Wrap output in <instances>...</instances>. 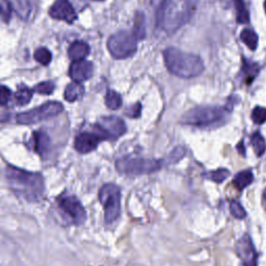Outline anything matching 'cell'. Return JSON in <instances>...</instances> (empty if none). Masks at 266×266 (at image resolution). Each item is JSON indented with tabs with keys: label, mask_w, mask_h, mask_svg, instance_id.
I'll use <instances>...</instances> for the list:
<instances>
[{
	"label": "cell",
	"mask_w": 266,
	"mask_h": 266,
	"mask_svg": "<svg viewBox=\"0 0 266 266\" xmlns=\"http://www.w3.org/2000/svg\"><path fill=\"white\" fill-rule=\"evenodd\" d=\"M5 177L13 192L23 200L38 202L44 196L45 181L40 173L8 165L5 170Z\"/></svg>",
	"instance_id": "6da1fadb"
},
{
	"label": "cell",
	"mask_w": 266,
	"mask_h": 266,
	"mask_svg": "<svg viewBox=\"0 0 266 266\" xmlns=\"http://www.w3.org/2000/svg\"><path fill=\"white\" fill-rule=\"evenodd\" d=\"M195 0H163L157 12V26L172 35L180 29L192 16Z\"/></svg>",
	"instance_id": "7a4b0ae2"
},
{
	"label": "cell",
	"mask_w": 266,
	"mask_h": 266,
	"mask_svg": "<svg viewBox=\"0 0 266 266\" xmlns=\"http://www.w3.org/2000/svg\"><path fill=\"white\" fill-rule=\"evenodd\" d=\"M167 70L177 77L190 79L201 75L204 71L202 58L196 54L186 53L177 48H167L163 51Z\"/></svg>",
	"instance_id": "3957f363"
},
{
	"label": "cell",
	"mask_w": 266,
	"mask_h": 266,
	"mask_svg": "<svg viewBox=\"0 0 266 266\" xmlns=\"http://www.w3.org/2000/svg\"><path fill=\"white\" fill-rule=\"evenodd\" d=\"M226 110L219 106H198L188 110L181 119L184 125L206 127L225 119Z\"/></svg>",
	"instance_id": "277c9868"
},
{
	"label": "cell",
	"mask_w": 266,
	"mask_h": 266,
	"mask_svg": "<svg viewBox=\"0 0 266 266\" xmlns=\"http://www.w3.org/2000/svg\"><path fill=\"white\" fill-rule=\"evenodd\" d=\"M161 167V160L140 157H122L115 162L116 171L125 175L152 174L159 171Z\"/></svg>",
	"instance_id": "5b68a950"
},
{
	"label": "cell",
	"mask_w": 266,
	"mask_h": 266,
	"mask_svg": "<svg viewBox=\"0 0 266 266\" xmlns=\"http://www.w3.org/2000/svg\"><path fill=\"white\" fill-rule=\"evenodd\" d=\"M121 189L113 183L104 184L99 190V201L104 207L106 224H112L121 215Z\"/></svg>",
	"instance_id": "8992f818"
},
{
	"label": "cell",
	"mask_w": 266,
	"mask_h": 266,
	"mask_svg": "<svg viewBox=\"0 0 266 266\" xmlns=\"http://www.w3.org/2000/svg\"><path fill=\"white\" fill-rule=\"evenodd\" d=\"M107 48L112 57L124 60L137 51V39L133 33L121 31L110 36L107 41Z\"/></svg>",
	"instance_id": "52a82bcc"
},
{
	"label": "cell",
	"mask_w": 266,
	"mask_h": 266,
	"mask_svg": "<svg viewBox=\"0 0 266 266\" xmlns=\"http://www.w3.org/2000/svg\"><path fill=\"white\" fill-rule=\"evenodd\" d=\"M63 110L64 106L62 103L56 101H49L28 111L18 113L16 115V121L18 124L21 125H33L42 122V121L54 117L63 112Z\"/></svg>",
	"instance_id": "ba28073f"
},
{
	"label": "cell",
	"mask_w": 266,
	"mask_h": 266,
	"mask_svg": "<svg viewBox=\"0 0 266 266\" xmlns=\"http://www.w3.org/2000/svg\"><path fill=\"white\" fill-rule=\"evenodd\" d=\"M58 209L64 219L76 226L82 225L86 220V211L75 196H63L57 201Z\"/></svg>",
	"instance_id": "9c48e42d"
},
{
	"label": "cell",
	"mask_w": 266,
	"mask_h": 266,
	"mask_svg": "<svg viewBox=\"0 0 266 266\" xmlns=\"http://www.w3.org/2000/svg\"><path fill=\"white\" fill-rule=\"evenodd\" d=\"M96 128L105 136L106 139H116L127 131L124 121L114 115L101 117L99 122L96 124Z\"/></svg>",
	"instance_id": "30bf717a"
},
{
	"label": "cell",
	"mask_w": 266,
	"mask_h": 266,
	"mask_svg": "<svg viewBox=\"0 0 266 266\" xmlns=\"http://www.w3.org/2000/svg\"><path fill=\"white\" fill-rule=\"evenodd\" d=\"M235 250L244 266H258V253L249 234L243 235L237 240Z\"/></svg>",
	"instance_id": "8fae6325"
},
{
	"label": "cell",
	"mask_w": 266,
	"mask_h": 266,
	"mask_svg": "<svg viewBox=\"0 0 266 266\" xmlns=\"http://www.w3.org/2000/svg\"><path fill=\"white\" fill-rule=\"evenodd\" d=\"M105 136L96 129V131L81 132L79 133L74 141V147L80 154H87L93 152L98 147L99 142L105 140Z\"/></svg>",
	"instance_id": "7c38bea8"
},
{
	"label": "cell",
	"mask_w": 266,
	"mask_h": 266,
	"mask_svg": "<svg viewBox=\"0 0 266 266\" xmlns=\"http://www.w3.org/2000/svg\"><path fill=\"white\" fill-rule=\"evenodd\" d=\"M49 15L56 20L73 23L77 15L69 0H56L49 10Z\"/></svg>",
	"instance_id": "4fadbf2b"
},
{
	"label": "cell",
	"mask_w": 266,
	"mask_h": 266,
	"mask_svg": "<svg viewBox=\"0 0 266 266\" xmlns=\"http://www.w3.org/2000/svg\"><path fill=\"white\" fill-rule=\"evenodd\" d=\"M70 77L76 82H82L90 79L94 74V65L91 62L81 61L70 66Z\"/></svg>",
	"instance_id": "5bb4252c"
},
{
	"label": "cell",
	"mask_w": 266,
	"mask_h": 266,
	"mask_svg": "<svg viewBox=\"0 0 266 266\" xmlns=\"http://www.w3.org/2000/svg\"><path fill=\"white\" fill-rule=\"evenodd\" d=\"M51 147V141L48 134L43 131L39 130L34 132V148L35 151L42 157L44 158L46 154L49 152Z\"/></svg>",
	"instance_id": "9a60e30c"
},
{
	"label": "cell",
	"mask_w": 266,
	"mask_h": 266,
	"mask_svg": "<svg viewBox=\"0 0 266 266\" xmlns=\"http://www.w3.org/2000/svg\"><path fill=\"white\" fill-rule=\"evenodd\" d=\"M90 46L85 42L76 41L72 43L69 47L68 54L71 61H73V63H76L84 61V58L90 54Z\"/></svg>",
	"instance_id": "2e32d148"
},
{
	"label": "cell",
	"mask_w": 266,
	"mask_h": 266,
	"mask_svg": "<svg viewBox=\"0 0 266 266\" xmlns=\"http://www.w3.org/2000/svg\"><path fill=\"white\" fill-rule=\"evenodd\" d=\"M84 94V86L80 82L69 83L65 90V99L68 102H75Z\"/></svg>",
	"instance_id": "e0dca14e"
},
{
	"label": "cell",
	"mask_w": 266,
	"mask_h": 266,
	"mask_svg": "<svg viewBox=\"0 0 266 266\" xmlns=\"http://www.w3.org/2000/svg\"><path fill=\"white\" fill-rule=\"evenodd\" d=\"M13 10L23 20L27 21L31 17L33 6L29 0H13Z\"/></svg>",
	"instance_id": "ac0fdd59"
},
{
	"label": "cell",
	"mask_w": 266,
	"mask_h": 266,
	"mask_svg": "<svg viewBox=\"0 0 266 266\" xmlns=\"http://www.w3.org/2000/svg\"><path fill=\"white\" fill-rule=\"evenodd\" d=\"M253 181H254V175L251 170L239 172L233 178V184L240 191H243L245 188L251 185Z\"/></svg>",
	"instance_id": "d6986e66"
},
{
	"label": "cell",
	"mask_w": 266,
	"mask_h": 266,
	"mask_svg": "<svg viewBox=\"0 0 266 266\" xmlns=\"http://www.w3.org/2000/svg\"><path fill=\"white\" fill-rule=\"evenodd\" d=\"M133 35L137 39V41L143 40L146 38V19L144 15L141 12H137L134 17V27Z\"/></svg>",
	"instance_id": "ffe728a7"
},
{
	"label": "cell",
	"mask_w": 266,
	"mask_h": 266,
	"mask_svg": "<svg viewBox=\"0 0 266 266\" xmlns=\"http://www.w3.org/2000/svg\"><path fill=\"white\" fill-rule=\"evenodd\" d=\"M235 11H236V19L238 23L245 24L248 23L250 20V16L248 13V10L246 8L244 0H233Z\"/></svg>",
	"instance_id": "44dd1931"
},
{
	"label": "cell",
	"mask_w": 266,
	"mask_h": 266,
	"mask_svg": "<svg viewBox=\"0 0 266 266\" xmlns=\"http://www.w3.org/2000/svg\"><path fill=\"white\" fill-rule=\"evenodd\" d=\"M240 40L243 41L251 50H255L258 46V36L257 34L249 28L244 29L240 34Z\"/></svg>",
	"instance_id": "7402d4cb"
},
{
	"label": "cell",
	"mask_w": 266,
	"mask_h": 266,
	"mask_svg": "<svg viewBox=\"0 0 266 266\" xmlns=\"http://www.w3.org/2000/svg\"><path fill=\"white\" fill-rule=\"evenodd\" d=\"M33 98V91L28 87H20L15 94V102L19 106H24L31 102Z\"/></svg>",
	"instance_id": "603a6c76"
},
{
	"label": "cell",
	"mask_w": 266,
	"mask_h": 266,
	"mask_svg": "<svg viewBox=\"0 0 266 266\" xmlns=\"http://www.w3.org/2000/svg\"><path fill=\"white\" fill-rule=\"evenodd\" d=\"M105 103L109 109L112 110L119 109L121 105H122V97H121V95L115 91L109 90L107 91L105 96Z\"/></svg>",
	"instance_id": "cb8c5ba5"
},
{
	"label": "cell",
	"mask_w": 266,
	"mask_h": 266,
	"mask_svg": "<svg viewBox=\"0 0 266 266\" xmlns=\"http://www.w3.org/2000/svg\"><path fill=\"white\" fill-rule=\"evenodd\" d=\"M251 143L257 156H262L266 151V142L261 133L256 132L251 137Z\"/></svg>",
	"instance_id": "d4e9b609"
},
{
	"label": "cell",
	"mask_w": 266,
	"mask_h": 266,
	"mask_svg": "<svg viewBox=\"0 0 266 266\" xmlns=\"http://www.w3.org/2000/svg\"><path fill=\"white\" fill-rule=\"evenodd\" d=\"M230 176V172L227 170V168H219V170H215V171H211L209 173H207L205 175V177L210 180L213 181L215 183H223L225 180H227Z\"/></svg>",
	"instance_id": "484cf974"
},
{
	"label": "cell",
	"mask_w": 266,
	"mask_h": 266,
	"mask_svg": "<svg viewBox=\"0 0 266 266\" xmlns=\"http://www.w3.org/2000/svg\"><path fill=\"white\" fill-rule=\"evenodd\" d=\"M35 60L39 62L43 66L49 65L52 61V54L51 52L47 49L45 47H41L39 49L36 50L35 52Z\"/></svg>",
	"instance_id": "4316f807"
},
{
	"label": "cell",
	"mask_w": 266,
	"mask_h": 266,
	"mask_svg": "<svg viewBox=\"0 0 266 266\" xmlns=\"http://www.w3.org/2000/svg\"><path fill=\"white\" fill-rule=\"evenodd\" d=\"M230 212L237 220H244L247 216V211L238 201H232L230 203Z\"/></svg>",
	"instance_id": "83f0119b"
},
{
	"label": "cell",
	"mask_w": 266,
	"mask_h": 266,
	"mask_svg": "<svg viewBox=\"0 0 266 266\" xmlns=\"http://www.w3.org/2000/svg\"><path fill=\"white\" fill-rule=\"evenodd\" d=\"M252 120L255 124H264L266 122V108L261 106L255 107L252 112Z\"/></svg>",
	"instance_id": "f1b7e54d"
},
{
	"label": "cell",
	"mask_w": 266,
	"mask_h": 266,
	"mask_svg": "<svg viewBox=\"0 0 266 266\" xmlns=\"http://www.w3.org/2000/svg\"><path fill=\"white\" fill-rule=\"evenodd\" d=\"M54 84L51 81H44L35 86V92L41 95H50L54 91Z\"/></svg>",
	"instance_id": "f546056e"
},
{
	"label": "cell",
	"mask_w": 266,
	"mask_h": 266,
	"mask_svg": "<svg viewBox=\"0 0 266 266\" xmlns=\"http://www.w3.org/2000/svg\"><path fill=\"white\" fill-rule=\"evenodd\" d=\"M12 4L10 0H0V15H2L3 19L8 22L11 18L12 14Z\"/></svg>",
	"instance_id": "4dcf8cb0"
},
{
	"label": "cell",
	"mask_w": 266,
	"mask_h": 266,
	"mask_svg": "<svg viewBox=\"0 0 266 266\" xmlns=\"http://www.w3.org/2000/svg\"><path fill=\"white\" fill-rule=\"evenodd\" d=\"M140 112H141V105L139 102L131 105L130 107H128L125 111L126 115L131 117V119H137L140 116Z\"/></svg>",
	"instance_id": "1f68e13d"
},
{
	"label": "cell",
	"mask_w": 266,
	"mask_h": 266,
	"mask_svg": "<svg viewBox=\"0 0 266 266\" xmlns=\"http://www.w3.org/2000/svg\"><path fill=\"white\" fill-rule=\"evenodd\" d=\"M12 95V92L9 87L0 85V105H7L10 97Z\"/></svg>",
	"instance_id": "d6a6232c"
},
{
	"label": "cell",
	"mask_w": 266,
	"mask_h": 266,
	"mask_svg": "<svg viewBox=\"0 0 266 266\" xmlns=\"http://www.w3.org/2000/svg\"><path fill=\"white\" fill-rule=\"evenodd\" d=\"M184 155H185V150L182 147H178L172 152V154L170 156V162H172V163L177 162L180 159H182L184 157Z\"/></svg>",
	"instance_id": "836d02e7"
},
{
	"label": "cell",
	"mask_w": 266,
	"mask_h": 266,
	"mask_svg": "<svg viewBox=\"0 0 266 266\" xmlns=\"http://www.w3.org/2000/svg\"><path fill=\"white\" fill-rule=\"evenodd\" d=\"M237 150H238L239 154H241L243 156H246V148H245L244 140H241V141L237 144Z\"/></svg>",
	"instance_id": "e575fe53"
},
{
	"label": "cell",
	"mask_w": 266,
	"mask_h": 266,
	"mask_svg": "<svg viewBox=\"0 0 266 266\" xmlns=\"http://www.w3.org/2000/svg\"><path fill=\"white\" fill-rule=\"evenodd\" d=\"M263 204H264L265 209H266V189H265L264 192H263Z\"/></svg>",
	"instance_id": "d590c367"
},
{
	"label": "cell",
	"mask_w": 266,
	"mask_h": 266,
	"mask_svg": "<svg viewBox=\"0 0 266 266\" xmlns=\"http://www.w3.org/2000/svg\"><path fill=\"white\" fill-rule=\"evenodd\" d=\"M264 9H265V13H266V0H265V3H264Z\"/></svg>",
	"instance_id": "8d00e7d4"
},
{
	"label": "cell",
	"mask_w": 266,
	"mask_h": 266,
	"mask_svg": "<svg viewBox=\"0 0 266 266\" xmlns=\"http://www.w3.org/2000/svg\"><path fill=\"white\" fill-rule=\"evenodd\" d=\"M96 2H103V0H96Z\"/></svg>",
	"instance_id": "74e56055"
}]
</instances>
